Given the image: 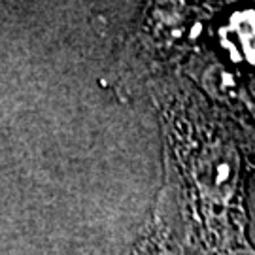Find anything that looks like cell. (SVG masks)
Masks as SVG:
<instances>
[{
	"mask_svg": "<svg viewBox=\"0 0 255 255\" xmlns=\"http://www.w3.org/2000/svg\"><path fill=\"white\" fill-rule=\"evenodd\" d=\"M238 174V157L227 146L210 147L199 164V182L214 197L227 199Z\"/></svg>",
	"mask_w": 255,
	"mask_h": 255,
	"instance_id": "1",
	"label": "cell"
}]
</instances>
